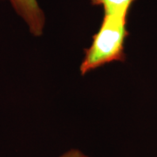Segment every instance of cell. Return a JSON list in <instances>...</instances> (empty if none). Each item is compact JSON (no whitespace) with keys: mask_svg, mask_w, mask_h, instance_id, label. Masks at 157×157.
<instances>
[{"mask_svg":"<svg viewBox=\"0 0 157 157\" xmlns=\"http://www.w3.org/2000/svg\"><path fill=\"white\" fill-rule=\"evenodd\" d=\"M8 1L15 12L26 24L30 33L35 37L43 34L45 28V13L38 0H4Z\"/></svg>","mask_w":157,"mask_h":157,"instance_id":"7a4b0ae2","label":"cell"},{"mask_svg":"<svg viewBox=\"0 0 157 157\" xmlns=\"http://www.w3.org/2000/svg\"><path fill=\"white\" fill-rule=\"evenodd\" d=\"M135 0H90L94 6H100L103 15L128 17L129 10Z\"/></svg>","mask_w":157,"mask_h":157,"instance_id":"3957f363","label":"cell"},{"mask_svg":"<svg viewBox=\"0 0 157 157\" xmlns=\"http://www.w3.org/2000/svg\"><path fill=\"white\" fill-rule=\"evenodd\" d=\"M127 25L128 17L103 15L92 44L85 49V57L79 67L82 75L109 63L126 60L125 41L128 36Z\"/></svg>","mask_w":157,"mask_h":157,"instance_id":"6da1fadb","label":"cell"},{"mask_svg":"<svg viewBox=\"0 0 157 157\" xmlns=\"http://www.w3.org/2000/svg\"><path fill=\"white\" fill-rule=\"evenodd\" d=\"M59 157H88L86 156V155H84L83 153L77 150V149H71L69 151L66 152L65 154H63L62 155Z\"/></svg>","mask_w":157,"mask_h":157,"instance_id":"277c9868","label":"cell"}]
</instances>
